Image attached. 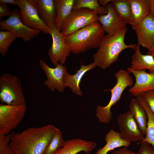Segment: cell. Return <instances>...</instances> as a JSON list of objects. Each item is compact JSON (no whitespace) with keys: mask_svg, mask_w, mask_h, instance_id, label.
Masks as SVG:
<instances>
[{"mask_svg":"<svg viewBox=\"0 0 154 154\" xmlns=\"http://www.w3.org/2000/svg\"><path fill=\"white\" fill-rule=\"evenodd\" d=\"M98 15L86 8L73 9L63 23L61 31L65 36L98 21Z\"/></svg>","mask_w":154,"mask_h":154,"instance_id":"8992f818","label":"cell"},{"mask_svg":"<svg viewBox=\"0 0 154 154\" xmlns=\"http://www.w3.org/2000/svg\"><path fill=\"white\" fill-rule=\"evenodd\" d=\"M12 12V15L8 19L0 21L1 30L10 31L16 38L25 41H31L40 34L39 31L31 28L23 23L18 9H14Z\"/></svg>","mask_w":154,"mask_h":154,"instance_id":"ba28073f","label":"cell"},{"mask_svg":"<svg viewBox=\"0 0 154 154\" xmlns=\"http://www.w3.org/2000/svg\"><path fill=\"white\" fill-rule=\"evenodd\" d=\"M131 11L132 26L139 23L150 13L149 0H129Z\"/></svg>","mask_w":154,"mask_h":154,"instance_id":"44dd1931","label":"cell"},{"mask_svg":"<svg viewBox=\"0 0 154 154\" xmlns=\"http://www.w3.org/2000/svg\"><path fill=\"white\" fill-rule=\"evenodd\" d=\"M0 100L2 103L19 106L25 104V100L20 80L9 73L0 76Z\"/></svg>","mask_w":154,"mask_h":154,"instance_id":"5b68a950","label":"cell"},{"mask_svg":"<svg viewBox=\"0 0 154 154\" xmlns=\"http://www.w3.org/2000/svg\"><path fill=\"white\" fill-rule=\"evenodd\" d=\"M111 2L117 16L130 25L132 17L129 0H112Z\"/></svg>","mask_w":154,"mask_h":154,"instance_id":"d4e9b609","label":"cell"},{"mask_svg":"<svg viewBox=\"0 0 154 154\" xmlns=\"http://www.w3.org/2000/svg\"><path fill=\"white\" fill-rule=\"evenodd\" d=\"M121 137L131 143L142 141L145 136L129 111L120 114L117 118Z\"/></svg>","mask_w":154,"mask_h":154,"instance_id":"8fae6325","label":"cell"},{"mask_svg":"<svg viewBox=\"0 0 154 154\" xmlns=\"http://www.w3.org/2000/svg\"><path fill=\"white\" fill-rule=\"evenodd\" d=\"M105 140L106 145L99 149L95 154H107L108 152L114 149L121 147H127L131 143L122 139L119 133L111 129L106 134Z\"/></svg>","mask_w":154,"mask_h":154,"instance_id":"ffe728a7","label":"cell"},{"mask_svg":"<svg viewBox=\"0 0 154 154\" xmlns=\"http://www.w3.org/2000/svg\"><path fill=\"white\" fill-rule=\"evenodd\" d=\"M104 33L101 25L97 21L66 36L65 41L71 52L77 54L99 47Z\"/></svg>","mask_w":154,"mask_h":154,"instance_id":"3957f363","label":"cell"},{"mask_svg":"<svg viewBox=\"0 0 154 154\" xmlns=\"http://www.w3.org/2000/svg\"><path fill=\"white\" fill-rule=\"evenodd\" d=\"M0 4H10L15 5H17V0H0Z\"/></svg>","mask_w":154,"mask_h":154,"instance_id":"e575fe53","label":"cell"},{"mask_svg":"<svg viewBox=\"0 0 154 154\" xmlns=\"http://www.w3.org/2000/svg\"><path fill=\"white\" fill-rule=\"evenodd\" d=\"M150 7V14L154 19V0H149Z\"/></svg>","mask_w":154,"mask_h":154,"instance_id":"836d02e7","label":"cell"},{"mask_svg":"<svg viewBox=\"0 0 154 154\" xmlns=\"http://www.w3.org/2000/svg\"><path fill=\"white\" fill-rule=\"evenodd\" d=\"M16 38L10 31H0V54L2 56L4 57L5 56L9 46Z\"/></svg>","mask_w":154,"mask_h":154,"instance_id":"83f0119b","label":"cell"},{"mask_svg":"<svg viewBox=\"0 0 154 154\" xmlns=\"http://www.w3.org/2000/svg\"><path fill=\"white\" fill-rule=\"evenodd\" d=\"M114 76L117 82L114 86L112 89L104 90L111 92L109 103L105 106L99 105L96 106V116L100 122L105 124L109 123L112 118V107L120 100L123 92L127 87H131L133 85V78L127 70L120 69L115 73Z\"/></svg>","mask_w":154,"mask_h":154,"instance_id":"277c9868","label":"cell"},{"mask_svg":"<svg viewBox=\"0 0 154 154\" xmlns=\"http://www.w3.org/2000/svg\"><path fill=\"white\" fill-rule=\"evenodd\" d=\"M141 146L137 154H154V148L145 142H140Z\"/></svg>","mask_w":154,"mask_h":154,"instance_id":"4dcf8cb0","label":"cell"},{"mask_svg":"<svg viewBox=\"0 0 154 154\" xmlns=\"http://www.w3.org/2000/svg\"><path fill=\"white\" fill-rule=\"evenodd\" d=\"M17 6L20 9L22 21L28 27L49 34V28L39 16L33 5L29 0H17Z\"/></svg>","mask_w":154,"mask_h":154,"instance_id":"30bf717a","label":"cell"},{"mask_svg":"<svg viewBox=\"0 0 154 154\" xmlns=\"http://www.w3.org/2000/svg\"><path fill=\"white\" fill-rule=\"evenodd\" d=\"M136 98L144 108L147 117L146 134L141 142H147L151 145L154 148V114L141 95H138Z\"/></svg>","mask_w":154,"mask_h":154,"instance_id":"cb8c5ba5","label":"cell"},{"mask_svg":"<svg viewBox=\"0 0 154 154\" xmlns=\"http://www.w3.org/2000/svg\"><path fill=\"white\" fill-rule=\"evenodd\" d=\"M147 54L151 55L154 57V46L147 52Z\"/></svg>","mask_w":154,"mask_h":154,"instance_id":"8d00e7d4","label":"cell"},{"mask_svg":"<svg viewBox=\"0 0 154 154\" xmlns=\"http://www.w3.org/2000/svg\"><path fill=\"white\" fill-rule=\"evenodd\" d=\"M129 111L139 128L145 136L146 135L147 122L146 112L136 98L132 99L129 105Z\"/></svg>","mask_w":154,"mask_h":154,"instance_id":"7402d4cb","label":"cell"},{"mask_svg":"<svg viewBox=\"0 0 154 154\" xmlns=\"http://www.w3.org/2000/svg\"><path fill=\"white\" fill-rule=\"evenodd\" d=\"M106 7L108 10L107 13L99 15L98 21L101 25L105 32L113 36L119 30L126 27L127 23L117 16L111 3H109Z\"/></svg>","mask_w":154,"mask_h":154,"instance_id":"9a60e30c","label":"cell"},{"mask_svg":"<svg viewBox=\"0 0 154 154\" xmlns=\"http://www.w3.org/2000/svg\"><path fill=\"white\" fill-rule=\"evenodd\" d=\"M40 18L50 27L54 25L56 17V0H29Z\"/></svg>","mask_w":154,"mask_h":154,"instance_id":"2e32d148","label":"cell"},{"mask_svg":"<svg viewBox=\"0 0 154 154\" xmlns=\"http://www.w3.org/2000/svg\"><path fill=\"white\" fill-rule=\"evenodd\" d=\"M39 62L47 78L44 81V84L52 92L56 90L60 92H63L66 88L64 80V76L67 70L66 66L58 63L55 67L51 68L42 59Z\"/></svg>","mask_w":154,"mask_h":154,"instance_id":"7c38bea8","label":"cell"},{"mask_svg":"<svg viewBox=\"0 0 154 154\" xmlns=\"http://www.w3.org/2000/svg\"><path fill=\"white\" fill-rule=\"evenodd\" d=\"M110 154H137L129 149L127 147H124L114 151Z\"/></svg>","mask_w":154,"mask_h":154,"instance_id":"d6a6232c","label":"cell"},{"mask_svg":"<svg viewBox=\"0 0 154 154\" xmlns=\"http://www.w3.org/2000/svg\"><path fill=\"white\" fill-rule=\"evenodd\" d=\"M95 64L92 63L87 65L81 64L79 69L74 75H70L66 72L64 76V80L66 88L68 87L72 92L77 95L81 96L82 92L80 88V84L85 74L88 71L94 68Z\"/></svg>","mask_w":154,"mask_h":154,"instance_id":"ac0fdd59","label":"cell"},{"mask_svg":"<svg viewBox=\"0 0 154 154\" xmlns=\"http://www.w3.org/2000/svg\"><path fill=\"white\" fill-rule=\"evenodd\" d=\"M49 34L52 40V46L48 49V54L52 63L56 66L58 63L64 64L71 52L65 41L66 36L58 31L54 25L49 27Z\"/></svg>","mask_w":154,"mask_h":154,"instance_id":"9c48e42d","label":"cell"},{"mask_svg":"<svg viewBox=\"0 0 154 154\" xmlns=\"http://www.w3.org/2000/svg\"><path fill=\"white\" fill-rule=\"evenodd\" d=\"M56 127L49 124L29 127L19 133L12 131L9 146L12 154H44Z\"/></svg>","mask_w":154,"mask_h":154,"instance_id":"6da1fadb","label":"cell"},{"mask_svg":"<svg viewBox=\"0 0 154 154\" xmlns=\"http://www.w3.org/2000/svg\"><path fill=\"white\" fill-rule=\"evenodd\" d=\"M132 29L136 35L137 44L148 50L154 46V19L150 14Z\"/></svg>","mask_w":154,"mask_h":154,"instance_id":"4fadbf2b","label":"cell"},{"mask_svg":"<svg viewBox=\"0 0 154 154\" xmlns=\"http://www.w3.org/2000/svg\"><path fill=\"white\" fill-rule=\"evenodd\" d=\"M12 14L7 5L5 4H1L0 5V17L2 18L4 16L9 17Z\"/></svg>","mask_w":154,"mask_h":154,"instance_id":"1f68e13d","label":"cell"},{"mask_svg":"<svg viewBox=\"0 0 154 154\" xmlns=\"http://www.w3.org/2000/svg\"><path fill=\"white\" fill-rule=\"evenodd\" d=\"M133 55L131 66L130 68L135 71L148 70L150 73H154V57L149 54H143L140 51L139 45L137 47Z\"/></svg>","mask_w":154,"mask_h":154,"instance_id":"d6986e66","label":"cell"},{"mask_svg":"<svg viewBox=\"0 0 154 154\" xmlns=\"http://www.w3.org/2000/svg\"><path fill=\"white\" fill-rule=\"evenodd\" d=\"M82 8L93 10L99 15H106L108 13L106 8L100 6L97 0H75L73 9Z\"/></svg>","mask_w":154,"mask_h":154,"instance_id":"484cf974","label":"cell"},{"mask_svg":"<svg viewBox=\"0 0 154 154\" xmlns=\"http://www.w3.org/2000/svg\"><path fill=\"white\" fill-rule=\"evenodd\" d=\"M141 95L154 114V90L146 92Z\"/></svg>","mask_w":154,"mask_h":154,"instance_id":"f546056e","label":"cell"},{"mask_svg":"<svg viewBox=\"0 0 154 154\" xmlns=\"http://www.w3.org/2000/svg\"><path fill=\"white\" fill-rule=\"evenodd\" d=\"M11 137V133L0 135V154H12L9 145Z\"/></svg>","mask_w":154,"mask_h":154,"instance_id":"f1b7e54d","label":"cell"},{"mask_svg":"<svg viewBox=\"0 0 154 154\" xmlns=\"http://www.w3.org/2000/svg\"><path fill=\"white\" fill-rule=\"evenodd\" d=\"M96 142L80 138L73 139L66 141L64 145L54 154H76L83 151L89 154L96 148Z\"/></svg>","mask_w":154,"mask_h":154,"instance_id":"e0dca14e","label":"cell"},{"mask_svg":"<svg viewBox=\"0 0 154 154\" xmlns=\"http://www.w3.org/2000/svg\"><path fill=\"white\" fill-rule=\"evenodd\" d=\"M75 0H56L57 15L54 26L59 31L72 11Z\"/></svg>","mask_w":154,"mask_h":154,"instance_id":"603a6c76","label":"cell"},{"mask_svg":"<svg viewBox=\"0 0 154 154\" xmlns=\"http://www.w3.org/2000/svg\"><path fill=\"white\" fill-rule=\"evenodd\" d=\"M127 29L126 27L119 30L113 35H105L99 48L93 56L96 66L105 69L117 61L120 53L123 50L131 48L134 50L137 44L127 45L124 41Z\"/></svg>","mask_w":154,"mask_h":154,"instance_id":"7a4b0ae2","label":"cell"},{"mask_svg":"<svg viewBox=\"0 0 154 154\" xmlns=\"http://www.w3.org/2000/svg\"><path fill=\"white\" fill-rule=\"evenodd\" d=\"M26 104L0 105V135H6L16 128L23 119L27 110Z\"/></svg>","mask_w":154,"mask_h":154,"instance_id":"52a82bcc","label":"cell"},{"mask_svg":"<svg viewBox=\"0 0 154 154\" xmlns=\"http://www.w3.org/2000/svg\"><path fill=\"white\" fill-rule=\"evenodd\" d=\"M62 134V131L56 127L44 154H54L64 145L66 141L63 139Z\"/></svg>","mask_w":154,"mask_h":154,"instance_id":"4316f807","label":"cell"},{"mask_svg":"<svg viewBox=\"0 0 154 154\" xmlns=\"http://www.w3.org/2000/svg\"><path fill=\"white\" fill-rule=\"evenodd\" d=\"M127 70L135 78V84L129 90L131 95L136 97L146 92L154 90V73H147L145 70L135 71L129 67Z\"/></svg>","mask_w":154,"mask_h":154,"instance_id":"5bb4252c","label":"cell"},{"mask_svg":"<svg viewBox=\"0 0 154 154\" xmlns=\"http://www.w3.org/2000/svg\"><path fill=\"white\" fill-rule=\"evenodd\" d=\"M112 0H98V3L102 7H106L111 1Z\"/></svg>","mask_w":154,"mask_h":154,"instance_id":"d590c367","label":"cell"}]
</instances>
